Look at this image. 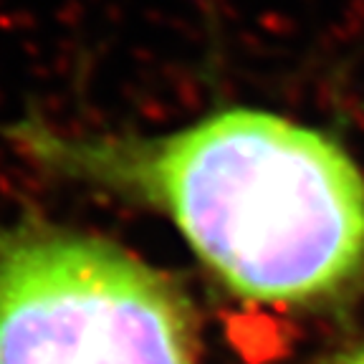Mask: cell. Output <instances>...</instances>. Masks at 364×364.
<instances>
[{"label":"cell","instance_id":"obj_3","mask_svg":"<svg viewBox=\"0 0 364 364\" xmlns=\"http://www.w3.org/2000/svg\"><path fill=\"white\" fill-rule=\"evenodd\" d=\"M329 364H364V341H357L344 352H339Z\"/></svg>","mask_w":364,"mask_h":364},{"label":"cell","instance_id":"obj_1","mask_svg":"<svg viewBox=\"0 0 364 364\" xmlns=\"http://www.w3.org/2000/svg\"><path fill=\"white\" fill-rule=\"evenodd\" d=\"M3 136L56 180L165 215L243 301L329 309L364 284V172L318 127L218 107L162 132H63L28 112Z\"/></svg>","mask_w":364,"mask_h":364},{"label":"cell","instance_id":"obj_2","mask_svg":"<svg viewBox=\"0 0 364 364\" xmlns=\"http://www.w3.org/2000/svg\"><path fill=\"white\" fill-rule=\"evenodd\" d=\"M0 364H203L193 299L124 245L0 213Z\"/></svg>","mask_w":364,"mask_h":364}]
</instances>
